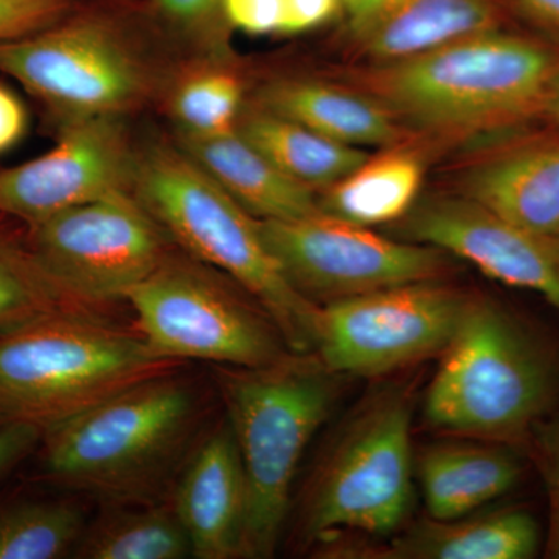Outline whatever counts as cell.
I'll use <instances>...</instances> for the list:
<instances>
[{
    "mask_svg": "<svg viewBox=\"0 0 559 559\" xmlns=\"http://www.w3.org/2000/svg\"><path fill=\"white\" fill-rule=\"evenodd\" d=\"M132 194L183 253L246 290L274 320L290 352H314L319 305L283 275L259 219L178 143L139 146Z\"/></svg>",
    "mask_w": 559,
    "mask_h": 559,
    "instance_id": "6da1fadb",
    "label": "cell"
},
{
    "mask_svg": "<svg viewBox=\"0 0 559 559\" xmlns=\"http://www.w3.org/2000/svg\"><path fill=\"white\" fill-rule=\"evenodd\" d=\"M197 423V392L171 371L44 430L40 462L61 487L109 503H148L186 454Z\"/></svg>",
    "mask_w": 559,
    "mask_h": 559,
    "instance_id": "7a4b0ae2",
    "label": "cell"
},
{
    "mask_svg": "<svg viewBox=\"0 0 559 559\" xmlns=\"http://www.w3.org/2000/svg\"><path fill=\"white\" fill-rule=\"evenodd\" d=\"M0 73L17 81L57 127L127 119L168 83V69L135 16L87 0L57 24L0 44Z\"/></svg>",
    "mask_w": 559,
    "mask_h": 559,
    "instance_id": "3957f363",
    "label": "cell"
},
{
    "mask_svg": "<svg viewBox=\"0 0 559 559\" xmlns=\"http://www.w3.org/2000/svg\"><path fill=\"white\" fill-rule=\"evenodd\" d=\"M559 53L499 31L480 33L370 73L393 116L444 134L503 127L540 114Z\"/></svg>",
    "mask_w": 559,
    "mask_h": 559,
    "instance_id": "277c9868",
    "label": "cell"
},
{
    "mask_svg": "<svg viewBox=\"0 0 559 559\" xmlns=\"http://www.w3.org/2000/svg\"><path fill=\"white\" fill-rule=\"evenodd\" d=\"M178 366L139 333L70 308L43 312L0 330V421L46 430Z\"/></svg>",
    "mask_w": 559,
    "mask_h": 559,
    "instance_id": "5b68a950",
    "label": "cell"
},
{
    "mask_svg": "<svg viewBox=\"0 0 559 559\" xmlns=\"http://www.w3.org/2000/svg\"><path fill=\"white\" fill-rule=\"evenodd\" d=\"M215 378L248 484L245 558H270L301 455L333 406L334 373L318 356L290 352L257 369L216 366Z\"/></svg>",
    "mask_w": 559,
    "mask_h": 559,
    "instance_id": "8992f818",
    "label": "cell"
},
{
    "mask_svg": "<svg viewBox=\"0 0 559 559\" xmlns=\"http://www.w3.org/2000/svg\"><path fill=\"white\" fill-rule=\"evenodd\" d=\"M425 400L448 436L511 444L538 428L557 389L546 349L499 305L471 299Z\"/></svg>",
    "mask_w": 559,
    "mask_h": 559,
    "instance_id": "52a82bcc",
    "label": "cell"
},
{
    "mask_svg": "<svg viewBox=\"0 0 559 559\" xmlns=\"http://www.w3.org/2000/svg\"><path fill=\"white\" fill-rule=\"evenodd\" d=\"M127 300L140 336L165 358L257 369L290 353L263 308L249 305L218 271L187 253L171 252Z\"/></svg>",
    "mask_w": 559,
    "mask_h": 559,
    "instance_id": "ba28073f",
    "label": "cell"
},
{
    "mask_svg": "<svg viewBox=\"0 0 559 559\" xmlns=\"http://www.w3.org/2000/svg\"><path fill=\"white\" fill-rule=\"evenodd\" d=\"M407 393H382L342 433L312 477L301 510L305 539L342 530L388 535L406 521L414 495Z\"/></svg>",
    "mask_w": 559,
    "mask_h": 559,
    "instance_id": "9c48e42d",
    "label": "cell"
},
{
    "mask_svg": "<svg viewBox=\"0 0 559 559\" xmlns=\"http://www.w3.org/2000/svg\"><path fill=\"white\" fill-rule=\"evenodd\" d=\"M27 235L40 270L69 301L127 299L171 253V238L132 193L64 210Z\"/></svg>",
    "mask_w": 559,
    "mask_h": 559,
    "instance_id": "30bf717a",
    "label": "cell"
},
{
    "mask_svg": "<svg viewBox=\"0 0 559 559\" xmlns=\"http://www.w3.org/2000/svg\"><path fill=\"white\" fill-rule=\"evenodd\" d=\"M259 223L283 275L319 307L393 286L437 282L450 270L448 253L439 249L390 240L323 212Z\"/></svg>",
    "mask_w": 559,
    "mask_h": 559,
    "instance_id": "8fae6325",
    "label": "cell"
},
{
    "mask_svg": "<svg viewBox=\"0 0 559 559\" xmlns=\"http://www.w3.org/2000/svg\"><path fill=\"white\" fill-rule=\"evenodd\" d=\"M471 299L440 283L423 282L322 305L314 352L334 374L390 373L443 353Z\"/></svg>",
    "mask_w": 559,
    "mask_h": 559,
    "instance_id": "7c38bea8",
    "label": "cell"
},
{
    "mask_svg": "<svg viewBox=\"0 0 559 559\" xmlns=\"http://www.w3.org/2000/svg\"><path fill=\"white\" fill-rule=\"evenodd\" d=\"M138 153L124 117L60 124L53 148L0 170V215L28 229L76 205L132 193Z\"/></svg>",
    "mask_w": 559,
    "mask_h": 559,
    "instance_id": "4fadbf2b",
    "label": "cell"
},
{
    "mask_svg": "<svg viewBox=\"0 0 559 559\" xmlns=\"http://www.w3.org/2000/svg\"><path fill=\"white\" fill-rule=\"evenodd\" d=\"M403 240L468 261L489 278L532 290L559 308V242L462 197L417 202L400 219Z\"/></svg>",
    "mask_w": 559,
    "mask_h": 559,
    "instance_id": "5bb4252c",
    "label": "cell"
},
{
    "mask_svg": "<svg viewBox=\"0 0 559 559\" xmlns=\"http://www.w3.org/2000/svg\"><path fill=\"white\" fill-rule=\"evenodd\" d=\"M171 506L189 536L193 558H245L248 484L227 419L191 452Z\"/></svg>",
    "mask_w": 559,
    "mask_h": 559,
    "instance_id": "9a60e30c",
    "label": "cell"
},
{
    "mask_svg": "<svg viewBox=\"0 0 559 559\" xmlns=\"http://www.w3.org/2000/svg\"><path fill=\"white\" fill-rule=\"evenodd\" d=\"M462 197L559 242V134L522 140L481 160Z\"/></svg>",
    "mask_w": 559,
    "mask_h": 559,
    "instance_id": "2e32d148",
    "label": "cell"
},
{
    "mask_svg": "<svg viewBox=\"0 0 559 559\" xmlns=\"http://www.w3.org/2000/svg\"><path fill=\"white\" fill-rule=\"evenodd\" d=\"M353 25L360 51L388 66L499 31L500 11L495 0H382Z\"/></svg>",
    "mask_w": 559,
    "mask_h": 559,
    "instance_id": "e0dca14e",
    "label": "cell"
},
{
    "mask_svg": "<svg viewBox=\"0 0 559 559\" xmlns=\"http://www.w3.org/2000/svg\"><path fill=\"white\" fill-rule=\"evenodd\" d=\"M540 544L538 522L524 510L489 511L480 516L439 521L429 518L401 533L389 546L330 549L325 554H359L381 559H528ZM342 555V557H345Z\"/></svg>",
    "mask_w": 559,
    "mask_h": 559,
    "instance_id": "ac0fdd59",
    "label": "cell"
},
{
    "mask_svg": "<svg viewBox=\"0 0 559 559\" xmlns=\"http://www.w3.org/2000/svg\"><path fill=\"white\" fill-rule=\"evenodd\" d=\"M421 452L417 476L429 518L468 516L509 492L521 477V462L509 444L455 437Z\"/></svg>",
    "mask_w": 559,
    "mask_h": 559,
    "instance_id": "d6986e66",
    "label": "cell"
},
{
    "mask_svg": "<svg viewBox=\"0 0 559 559\" xmlns=\"http://www.w3.org/2000/svg\"><path fill=\"white\" fill-rule=\"evenodd\" d=\"M176 143L253 218L297 219L320 212L314 191L283 175L237 130L209 138L179 134Z\"/></svg>",
    "mask_w": 559,
    "mask_h": 559,
    "instance_id": "ffe728a7",
    "label": "cell"
},
{
    "mask_svg": "<svg viewBox=\"0 0 559 559\" xmlns=\"http://www.w3.org/2000/svg\"><path fill=\"white\" fill-rule=\"evenodd\" d=\"M259 108L355 148L400 142L399 120L377 98L310 80H280L260 91Z\"/></svg>",
    "mask_w": 559,
    "mask_h": 559,
    "instance_id": "44dd1931",
    "label": "cell"
},
{
    "mask_svg": "<svg viewBox=\"0 0 559 559\" xmlns=\"http://www.w3.org/2000/svg\"><path fill=\"white\" fill-rule=\"evenodd\" d=\"M237 131L283 175L312 191L329 189L369 159L360 148L334 142L266 109L242 112Z\"/></svg>",
    "mask_w": 559,
    "mask_h": 559,
    "instance_id": "7402d4cb",
    "label": "cell"
},
{
    "mask_svg": "<svg viewBox=\"0 0 559 559\" xmlns=\"http://www.w3.org/2000/svg\"><path fill=\"white\" fill-rule=\"evenodd\" d=\"M423 165L407 153L367 159L334 186L323 190L320 212L373 227L403 219L417 204Z\"/></svg>",
    "mask_w": 559,
    "mask_h": 559,
    "instance_id": "603a6c76",
    "label": "cell"
},
{
    "mask_svg": "<svg viewBox=\"0 0 559 559\" xmlns=\"http://www.w3.org/2000/svg\"><path fill=\"white\" fill-rule=\"evenodd\" d=\"M72 557L80 559H183L193 557L173 506L109 503L86 524Z\"/></svg>",
    "mask_w": 559,
    "mask_h": 559,
    "instance_id": "cb8c5ba5",
    "label": "cell"
},
{
    "mask_svg": "<svg viewBox=\"0 0 559 559\" xmlns=\"http://www.w3.org/2000/svg\"><path fill=\"white\" fill-rule=\"evenodd\" d=\"M86 527L73 502L17 499L0 503V559H60L73 555Z\"/></svg>",
    "mask_w": 559,
    "mask_h": 559,
    "instance_id": "d4e9b609",
    "label": "cell"
},
{
    "mask_svg": "<svg viewBox=\"0 0 559 559\" xmlns=\"http://www.w3.org/2000/svg\"><path fill=\"white\" fill-rule=\"evenodd\" d=\"M16 221L0 215V330L43 312L69 308L68 299L40 270L28 242L27 229L14 230Z\"/></svg>",
    "mask_w": 559,
    "mask_h": 559,
    "instance_id": "484cf974",
    "label": "cell"
},
{
    "mask_svg": "<svg viewBox=\"0 0 559 559\" xmlns=\"http://www.w3.org/2000/svg\"><path fill=\"white\" fill-rule=\"evenodd\" d=\"M245 87L235 73L202 68L186 73L171 91V116L179 134L193 138L237 130L242 114Z\"/></svg>",
    "mask_w": 559,
    "mask_h": 559,
    "instance_id": "4316f807",
    "label": "cell"
},
{
    "mask_svg": "<svg viewBox=\"0 0 559 559\" xmlns=\"http://www.w3.org/2000/svg\"><path fill=\"white\" fill-rule=\"evenodd\" d=\"M148 16L157 27H167L176 35L216 43L224 27L223 0H150Z\"/></svg>",
    "mask_w": 559,
    "mask_h": 559,
    "instance_id": "83f0119b",
    "label": "cell"
},
{
    "mask_svg": "<svg viewBox=\"0 0 559 559\" xmlns=\"http://www.w3.org/2000/svg\"><path fill=\"white\" fill-rule=\"evenodd\" d=\"M86 0H0V44L57 24Z\"/></svg>",
    "mask_w": 559,
    "mask_h": 559,
    "instance_id": "f1b7e54d",
    "label": "cell"
},
{
    "mask_svg": "<svg viewBox=\"0 0 559 559\" xmlns=\"http://www.w3.org/2000/svg\"><path fill=\"white\" fill-rule=\"evenodd\" d=\"M538 457L549 498L547 554L559 559V419L539 430Z\"/></svg>",
    "mask_w": 559,
    "mask_h": 559,
    "instance_id": "f546056e",
    "label": "cell"
},
{
    "mask_svg": "<svg viewBox=\"0 0 559 559\" xmlns=\"http://www.w3.org/2000/svg\"><path fill=\"white\" fill-rule=\"evenodd\" d=\"M223 9L227 24L248 35L283 32L285 0H223Z\"/></svg>",
    "mask_w": 559,
    "mask_h": 559,
    "instance_id": "4dcf8cb0",
    "label": "cell"
},
{
    "mask_svg": "<svg viewBox=\"0 0 559 559\" xmlns=\"http://www.w3.org/2000/svg\"><path fill=\"white\" fill-rule=\"evenodd\" d=\"M44 430L24 421H0V480L38 450Z\"/></svg>",
    "mask_w": 559,
    "mask_h": 559,
    "instance_id": "1f68e13d",
    "label": "cell"
},
{
    "mask_svg": "<svg viewBox=\"0 0 559 559\" xmlns=\"http://www.w3.org/2000/svg\"><path fill=\"white\" fill-rule=\"evenodd\" d=\"M341 5L342 0H285L282 33L293 35L318 28L333 20Z\"/></svg>",
    "mask_w": 559,
    "mask_h": 559,
    "instance_id": "d6a6232c",
    "label": "cell"
},
{
    "mask_svg": "<svg viewBox=\"0 0 559 559\" xmlns=\"http://www.w3.org/2000/svg\"><path fill=\"white\" fill-rule=\"evenodd\" d=\"M28 112L10 87L0 83V154L7 153L24 139Z\"/></svg>",
    "mask_w": 559,
    "mask_h": 559,
    "instance_id": "836d02e7",
    "label": "cell"
},
{
    "mask_svg": "<svg viewBox=\"0 0 559 559\" xmlns=\"http://www.w3.org/2000/svg\"><path fill=\"white\" fill-rule=\"evenodd\" d=\"M533 21L559 36V0H511Z\"/></svg>",
    "mask_w": 559,
    "mask_h": 559,
    "instance_id": "e575fe53",
    "label": "cell"
},
{
    "mask_svg": "<svg viewBox=\"0 0 559 559\" xmlns=\"http://www.w3.org/2000/svg\"><path fill=\"white\" fill-rule=\"evenodd\" d=\"M540 114L550 123L559 128V70L555 79L551 80L549 91H547L546 98H544L543 108H540Z\"/></svg>",
    "mask_w": 559,
    "mask_h": 559,
    "instance_id": "d590c367",
    "label": "cell"
},
{
    "mask_svg": "<svg viewBox=\"0 0 559 559\" xmlns=\"http://www.w3.org/2000/svg\"><path fill=\"white\" fill-rule=\"evenodd\" d=\"M381 2L382 0H342V5L352 14V20L356 21L359 17L366 16L367 13H370Z\"/></svg>",
    "mask_w": 559,
    "mask_h": 559,
    "instance_id": "8d00e7d4",
    "label": "cell"
}]
</instances>
